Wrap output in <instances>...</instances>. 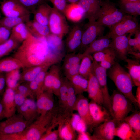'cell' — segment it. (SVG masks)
Here are the masks:
<instances>
[{"mask_svg":"<svg viewBox=\"0 0 140 140\" xmlns=\"http://www.w3.org/2000/svg\"><path fill=\"white\" fill-rule=\"evenodd\" d=\"M41 39L29 32L26 38L21 43L13 54V56L22 63L24 68L55 63V57L50 51L47 43Z\"/></svg>","mask_w":140,"mask_h":140,"instance_id":"1","label":"cell"},{"mask_svg":"<svg viewBox=\"0 0 140 140\" xmlns=\"http://www.w3.org/2000/svg\"><path fill=\"white\" fill-rule=\"evenodd\" d=\"M109 69L108 76L114 83L118 91L132 104L138 106L132 92L134 84L129 73L118 62H115Z\"/></svg>","mask_w":140,"mask_h":140,"instance_id":"2","label":"cell"},{"mask_svg":"<svg viewBox=\"0 0 140 140\" xmlns=\"http://www.w3.org/2000/svg\"><path fill=\"white\" fill-rule=\"evenodd\" d=\"M59 113L58 107L46 114L39 115L24 130L26 140H40L53 123Z\"/></svg>","mask_w":140,"mask_h":140,"instance_id":"3","label":"cell"},{"mask_svg":"<svg viewBox=\"0 0 140 140\" xmlns=\"http://www.w3.org/2000/svg\"><path fill=\"white\" fill-rule=\"evenodd\" d=\"M128 15L118 9L109 0L102 1L100 12L96 21L101 25L110 29Z\"/></svg>","mask_w":140,"mask_h":140,"instance_id":"4","label":"cell"},{"mask_svg":"<svg viewBox=\"0 0 140 140\" xmlns=\"http://www.w3.org/2000/svg\"><path fill=\"white\" fill-rule=\"evenodd\" d=\"M132 103L118 91L114 90L111 96L110 114L118 123L123 120L132 109Z\"/></svg>","mask_w":140,"mask_h":140,"instance_id":"5","label":"cell"},{"mask_svg":"<svg viewBox=\"0 0 140 140\" xmlns=\"http://www.w3.org/2000/svg\"><path fill=\"white\" fill-rule=\"evenodd\" d=\"M66 17L53 7H52L48 23L51 34L61 40L69 31Z\"/></svg>","mask_w":140,"mask_h":140,"instance_id":"6","label":"cell"},{"mask_svg":"<svg viewBox=\"0 0 140 140\" xmlns=\"http://www.w3.org/2000/svg\"><path fill=\"white\" fill-rule=\"evenodd\" d=\"M30 124L20 114H15L0 122V135L22 132Z\"/></svg>","mask_w":140,"mask_h":140,"instance_id":"7","label":"cell"},{"mask_svg":"<svg viewBox=\"0 0 140 140\" xmlns=\"http://www.w3.org/2000/svg\"><path fill=\"white\" fill-rule=\"evenodd\" d=\"M55 64L50 66L46 73L43 91H47L51 92L58 97L63 79L61 77L59 66Z\"/></svg>","mask_w":140,"mask_h":140,"instance_id":"8","label":"cell"},{"mask_svg":"<svg viewBox=\"0 0 140 140\" xmlns=\"http://www.w3.org/2000/svg\"><path fill=\"white\" fill-rule=\"evenodd\" d=\"M139 29V23L136 17L128 15L123 19L112 27L107 34L111 38L115 36L134 33Z\"/></svg>","mask_w":140,"mask_h":140,"instance_id":"9","label":"cell"},{"mask_svg":"<svg viewBox=\"0 0 140 140\" xmlns=\"http://www.w3.org/2000/svg\"><path fill=\"white\" fill-rule=\"evenodd\" d=\"M106 70L98 62L93 60L92 72L97 79L102 91L103 98V106L110 114L111 96L109 94L107 85Z\"/></svg>","mask_w":140,"mask_h":140,"instance_id":"10","label":"cell"},{"mask_svg":"<svg viewBox=\"0 0 140 140\" xmlns=\"http://www.w3.org/2000/svg\"><path fill=\"white\" fill-rule=\"evenodd\" d=\"M105 27L96 20L88 22L84 29H83L80 50H85L92 42L103 35Z\"/></svg>","mask_w":140,"mask_h":140,"instance_id":"11","label":"cell"},{"mask_svg":"<svg viewBox=\"0 0 140 140\" xmlns=\"http://www.w3.org/2000/svg\"><path fill=\"white\" fill-rule=\"evenodd\" d=\"M71 117L58 113L57 120L59 139L62 140H75L77 135L71 122Z\"/></svg>","mask_w":140,"mask_h":140,"instance_id":"12","label":"cell"},{"mask_svg":"<svg viewBox=\"0 0 140 140\" xmlns=\"http://www.w3.org/2000/svg\"><path fill=\"white\" fill-rule=\"evenodd\" d=\"M118 123L113 118L93 128V135L97 140H112L114 131Z\"/></svg>","mask_w":140,"mask_h":140,"instance_id":"13","label":"cell"},{"mask_svg":"<svg viewBox=\"0 0 140 140\" xmlns=\"http://www.w3.org/2000/svg\"><path fill=\"white\" fill-rule=\"evenodd\" d=\"M102 0H79L76 3L82 8L84 13V19L88 22L97 20L100 12Z\"/></svg>","mask_w":140,"mask_h":140,"instance_id":"14","label":"cell"},{"mask_svg":"<svg viewBox=\"0 0 140 140\" xmlns=\"http://www.w3.org/2000/svg\"><path fill=\"white\" fill-rule=\"evenodd\" d=\"M102 106L91 100L89 102L93 128L111 119L112 117L110 112Z\"/></svg>","mask_w":140,"mask_h":140,"instance_id":"15","label":"cell"},{"mask_svg":"<svg viewBox=\"0 0 140 140\" xmlns=\"http://www.w3.org/2000/svg\"><path fill=\"white\" fill-rule=\"evenodd\" d=\"M83 29L80 24L75 25L68 32L66 42L68 53H75L79 49L81 42Z\"/></svg>","mask_w":140,"mask_h":140,"instance_id":"16","label":"cell"},{"mask_svg":"<svg viewBox=\"0 0 140 140\" xmlns=\"http://www.w3.org/2000/svg\"><path fill=\"white\" fill-rule=\"evenodd\" d=\"M52 92L44 91L36 97V104L38 116L46 114L55 107Z\"/></svg>","mask_w":140,"mask_h":140,"instance_id":"17","label":"cell"},{"mask_svg":"<svg viewBox=\"0 0 140 140\" xmlns=\"http://www.w3.org/2000/svg\"><path fill=\"white\" fill-rule=\"evenodd\" d=\"M89 102L88 99L82 94L77 95L75 110L86 124L87 128L93 130L92 122L90 116Z\"/></svg>","mask_w":140,"mask_h":140,"instance_id":"18","label":"cell"},{"mask_svg":"<svg viewBox=\"0 0 140 140\" xmlns=\"http://www.w3.org/2000/svg\"><path fill=\"white\" fill-rule=\"evenodd\" d=\"M16 110L18 113L21 115L30 124L39 116L36 101L34 99L26 98L23 104L17 108Z\"/></svg>","mask_w":140,"mask_h":140,"instance_id":"19","label":"cell"},{"mask_svg":"<svg viewBox=\"0 0 140 140\" xmlns=\"http://www.w3.org/2000/svg\"><path fill=\"white\" fill-rule=\"evenodd\" d=\"M87 91L88 96L91 101L101 105H103L102 93L97 79L91 72L88 79Z\"/></svg>","mask_w":140,"mask_h":140,"instance_id":"20","label":"cell"},{"mask_svg":"<svg viewBox=\"0 0 140 140\" xmlns=\"http://www.w3.org/2000/svg\"><path fill=\"white\" fill-rule=\"evenodd\" d=\"M109 47L114 52L116 57L123 60L127 58L128 49V39L126 34L116 36L111 38Z\"/></svg>","mask_w":140,"mask_h":140,"instance_id":"21","label":"cell"},{"mask_svg":"<svg viewBox=\"0 0 140 140\" xmlns=\"http://www.w3.org/2000/svg\"><path fill=\"white\" fill-rule=\"evenodd\" d=\"M15 90L6 87L1 98L6 118L16 114V106L14 100Z\"/></svg>","mask_w":140,"mask_h":140,"instance_id":"22","label":"cell"},{"mask_svg":"<svg viewBox=\"0 0 140 140\" xmlns=\"http://www.w3.org/2000/svg\"><path fill=\"white\" fill-rule=\"evenodd\" d=\"M111 39L107 34L98 37L90 43L84 50V55H91L109 47Z\"/></svg>","mask_w":140,"mask_h":140,"instance_id":"23","label":"cell"},{"mask_svg":"<svg viewBox=\"0 0 140 140\" xmlns=\"http://www.w3.org/2000/svg\"><path fill=\"white\" fill-rule=\"evenodd\" d=\"M114 135L123 140H139L132 128L124 120L116 126L114 131Z\"/></svg>","mask_w":140,"mask_h":140,"instance_id":"24","label":"cell"},{"mask_svg":"<svg viewBox=\"0 0 140 140\" xmlns=\"http://www.w3.org/2000/svg\"><path fill=\"white\" fill-rule=\"evenodd\" d=\"M25 23L29 32L37 38H46L51 34L48 25L41 24L34 20H29Z\"/></svg>","mask_w":140,"mask_h":140,"instance_id":"25","label":"cell"},{"mask_svg":"<svg viewBox=\"0 0 140 140\" xmlns=\"http://www.w3.org/2000/svg\"><path fill=\"white\" fill-rule=\"evenodd\" d=\"M52 65L44 64L23 68L21 72V83H28L33 80L43 69Z\"/></svg>","mask_w":140,"mask_h":140,"instance_id":"26","label":"cell"},{"mask_svg":"<svg viewBox=\"0 0 140 140\" xmlns=\"http://www.w3.org/2000/svg\"><path fill=\"white\" fill-rule=\"evenodd\" d=\"M52 8L46 2L38 6L33 13L34 20L44 25H48L49 17Z\"/></svg>","mask_w":140,"mask_h":140,"instance_id":"27","label":"cell"},{"mask_svg":"<svg viewBox=\"0 0 140 140\" xmlns=\"http://www.w3.org/2000/svg\"><path fill=\"white\" fill-rule=\"evenodd\" d=\"M64 15L69 20L75 23L84 19L83 11L77 3L67 4Z\"/></svg>","mask_w":140,"mask_h":140,"instance_id":"28","label":"cell"},{"mask_svg":"<svg viewBox=\"0 0 140 140\" xmlns=\"http://www.w3.org/2000/svg\"><path fill=\"white\" fill-rule=\"evenodd\" d=\"M24 68L22 63L13 57H9L0 60V73L5 74L12 71Z\"/></svg>","mask_w":140,"mask_h":140,"instance_id":"29","label":"cell"},{"mask_svg":"<svg viewBox=\"0 0 140 140\" xmlns=\"http://www.w3.org/2000/svg\"><path fill=\"white\" fill-rule=\"evenodd\" d=\"M127 63L125 67L132 80L134 85L140 86V64L139 60L127 58L125 60Z\"/></svg>","mask_w":140,"mask_h":140,"instance_id":"30","label":"cell"},{"mask_svg":"<svg viewBox=\"0 0 140 140\" xmlns=\"http://www.w3.org/2000/svg\"><path fill=\"white\" fill-rule=\"evenodd\" d=\"M68 95L67 102L64 110L62 113H60L71 117L73 113V111L75 110L77 95L74 88L68 80Z\"/></svg>","mask_w":140,"mask_h":140,"instance_id":"31","label":"cell"},{"mask_svg":"<svg viewBox=\"0 0 140 140\" xmlns=\"http://www.w3.org/2000/svg\"><path fill=\"white\" fill-rule=\"evenodd\" d=\"M50 67H46L43 69L33 80L28 83L31 89L36 97L43 92L45 76Z\"/></svg>","mask_w":140,"mask_h":140,"instance_id":"32","label":"cell"},{"mask_svg":"<svg viewBox=\"0 0 140 140\" xmlns=\"http://www.w3.org/2000/svg\"><path fill=\"white\" fill-rule=\"evenodd\" d=\"M120 9L128 15L136 17L140 15V0L132 2H121Z\"/></svg>","mask_w":140,"mask_h":140,"instance_id":"33","label":"cell"},{"mask_svg":"<svg viewBox=\"0 0 140 140\" xmlns=\"http://www.w3.org/2000/svg\"><path fill=\"white\" fill-rule=\"evenodd\" d=\"M68 80L74 88L77 95L82 94L84 92L87 91L88 80L79 74Z\"/></svg>","mask_w":140,"mask_h":140,"instance_id":"34","label":"cell"},{"mask_svg":"<svg viewBox=\"0 0 140 140\" xmlns=\"http://www.w3.org/2000/svg\"><path fill=\"white\" fill-rule=\"evenodd\" d=\"M30 14L19 17H7L0 19V26H3L11 29L18 24L25 23L29 20Z\"/></svg>","mask_w":140,"mask_h":140,"instance_id":"35","label":"cell"},{"mask_svg":"<svg viewBox=\"0 0 140 140\" xmlns=\"http://www.w3.org/2000/svg\"><path fill=\"white\" fill-rule=\"evenodd\" d=\"M21 69H15L5 74L6 87L16 89L18 85L21 83Z\"/></svg>","mask_w":140,"mask_h":140,"instance_id":"36","label":"cell"},{"mask_svg":"<svg viewBox=\"0 0 140 140\" xmlns=\"http://www.w3.org/2000/svg\"><path fill=\"white\" fill-rule=\"evenodd\" d=\"M68 80L66 78L62 79V82L60 88L58 96L59 112L62 113L64 110L68 95Z\"/></svg>","mask_w":140,"mask_h":140,"instance_id":"37","label":"cell"},{"mask_svg":"<svg viewBox=\"0 0 140 140\" xmlns=\"http://www.w3.org/2000/svg\"><path fill=\"white\" fill-rule=\"evenodd\" d=\"M93 59L91 55H84L80 63L79 74L88 79L92 72Z\"/></svg>","mask_w":140,"mask_h":140,"instance_id":"38","label":"cell"},{"mask_svg":"<svg viewBox=\"0 0 140 140\" xmlns=\"http://www.w3.org/2000/svg\"><path fill=\"white\" fill-rule=\"evenodd\" d=\"M20 43L11 34L7 41L0 44V58L17 49Z\"/></svg>","mask_w":140,"mask_h":140,"instance_id":"39","label":"cell"},{"mask_svg":"<svg viewBox=\"0 0 140 140\" xmlns=\"http://www.w3.org/2000/svg\"><path fill=\"white\" fill-rule=\"evenodd\" d=\"M82 53H69L65 57L62 68L64 73L68 71L72 67L80 63L83 57Z\"/></svg>","mask_w":140,"mask_h":140,"instance_id":"40","label":"cell"},{"mask_svg":"<svg viewBox=\"0 0 140 140\" xmlns=\"http://www.w3.org/2000/svg\"><path fill=\"white\" fill-rule=\"evenodd\" d=\"M29 33L25 23H23L18 24L11 29V35L21 43L26 38Z\"/></svg>","mask_w":140,"mask_h":140,"instance_id":"41","label":"cell"},{"mask_svg":"<svg viewBox=\"0 0 140 140\" xmlns=\"http://www.w3.org/2000/svg\"><path fill=\"white\" fill-rule=\"evenodd\" d=\"M132 128L139 140L140 139V113L136 111L123 120Z\"/></svg>","mask_w":140,"mask_h":140,"instance_id":"42","label":"cell"},{"mask_svg":"<svg viewBox=\"0 0 140 140\" xmlns=\"http://www.w3.org/2000/svg\"><path fill=\"white\" fill-rule=\"evenodd\" d=\"M71 122L73 128L78 134L86 131L87 129L86 124L79 114L74 113L72 114Z\"/></svg>","mask_w":140,"mask_h":140,"instance_id":"43","label":"cell"},{"mask_svg":"<svg viewBox=\"0 0 140 140\" xmlns=\"http://www.w3.org/2000/svg\"><path fill=\"white\" fill-rule=\"evenodd\" d=\"M21 4L33 13L37 7L41 4L46 2L48 0H17Z\"/></svg>","mask_w":140,"mask_h":140,"instance_id":"44","label":"cell"},{"mask_svg":"<svg viewBox=\"0 0 140 140\" xmlns=\"http://www.w3.org/2000/svg\"><path fill=\"white\" fill-rule=\"evenodd\" d=\"M22 5L17 0H3L0 8L3 14Z\"/></svg>","mask_w":140,"mask_h":140,"instance_id":"45","label":"cell"},{"mask_svg":"<svg viewBox=\"0 0 140 140\" xmlns=\"http://www.w3.org/2000/svg\"><path fill=\"white\" fill-rule=\"evenodd\" d=\"M115 54L113 50L109 47L93 54L92 56L94 60L99 63L103 61L109 56Z\"/></svg>","mask_w":140,"mask_h":140,"instance_id":"46","label":"cell"},{"mask_svg":"<svg viewBox=\"0 0 140 140\" xmlns=\"http://www.w3.org/2000/svg\"><path fill=\"white\" fill-rule=\"evenodd\" d=\"M56 126V124L53 123L42 136L40 140H57L59 139L58 130H53Z\"/></svg>","mask_w":140,"mask_h":140,"instance_id":"47","label":"cell"},{"mask_svg":"<svg viewBox=\"0 0 140 140\" xmlns=\"http://www.w3.org/2000/svg\"><path fill=\"white\" fill-rule=\"evenodd\" d=\"M30 12L23 6L21 5L3 14L5 17H19L31 14Z\"/></svg>","mask_w":140,"mask_h":140,"instance_id":"48","label":"cell"},{"mask_svg":"<svg viewBox=\"0 0 140 140\" xmlns=\"http://www.w3.org/2000/svg\"><path fill=\"white\" fill-rule=\"evenodd\" d=\"M15 91L23 95L26 97L35 99L36 96L31 89L28 84L22 83L20 84Z\"/></svg>","mask_w":140,"mask_h":140,"instance_id":"49","label":"cell"},{"mask_svg":"<svg viewBox=\"0 0 140 140\" xmlns=\"http://www.w3.org/2000/svg\"><path fill=\"white\" fill-rule=\"evenodd\" d=\"M0 140H26L24 131L12 134L0 135Z\"/></svg>","mask_w":140,"mask_h":140,"instance_id":"50","label":"cell"},{"mask_svg":"<svg viewBox=\"0 0 140 140\" xmlns=\"http://www.w3.org/2000/svg\"><path fill=\"white\" fill-rule=\"evenodd\" d=\"M51 2L53 7L64 15L67 5L66 0H48Z\"/></svg>","mask_w":140,"mask_h":140,"instance_id":"51","label":"cell"},{"mask_svg":"<svg viewBox=\"0 0 140 140\" xmlns=\"http://www.w3.org/2000/svg\"><path fill=\"white\" fill-rule=\"evenodd\" d=\"M116 57L115 54H113L99 63L102 67L106 69H110L115 62Z\"/></svg>","mask_w":140,"mask_h":140,"instance_id":"52","label":"cell"},{"mask_svg":"<svg viewBox=\"0 0 140 140\" xmlns=\"http://www.w3.org/2000/svg\"><path fill=\"white\" fill-rule=\"evenodd\" d=\"M11 29L3 26H0V44L7 41L11 33Z\"/></svg>","mask_w":140,"mask_h":140,"instance_id":"53","label":"cell"},{"mask_svg":"<svg viewBox=\"0 0 140 140\" xmlns=\"http://www.w3.org/2000/svg\"><path fill=\"white\" fill-rule=\"evenodd\" d=\"M80 62L72 67L68 71L64 72L66 78L68 80L73 76L79 74V70Z\"/></svg>","mask_w":140,"mask_h":140,"instance_id":"54","label":"cell"},{"mask_svg":"<svg viewBox=\"0 0 140 140\" xmlns=\"http://www.w3.org/2000/svg\"><path fill=\"white\" fill-rule=\"evenodd\" d=\"M27 98L21 93L15 91L14 100L16 109L23 104Z\"/></svg>","mask_w":140,"mask_h":140,"instance_id":"55","label":"cell"},{"mask_svg":"<svg viewBox=\"0 0 140 140\" xmlns=\"http://www.w3.org/2000/svg\"><path fill=\"white\" fill-rule=\"evenodd\" d=\"M77 140H97L95 137L93 135H91L89 132L86 131L79 133L77 135Z\"/></svg>","mask_w":140,"mask_h":140,"instance_id":"56","label":"cell"},{"mask_svg":"<svg viewBox=\"0 0 140 140\" xmlns=\"http://www.w3.org/2000/svg\"><path fill=\"white\" fill-rule=\"evenodd\" d=\"M6 86L5 74L0 73V98L4 91Z\"/></svg>","mask_w":140,"mask_h":140,"instance_id":"57","label":"cell"},{"mask_svg":"<svg viewBox=\"0 0 140 140\" xmlns=\"http://www.w3.org/2000/svg\"><path fill=\"white\" fill-rule=\"evenodd\" d=\"M6 118L4 109L0 98V122L3 119Z\"/></svg>","mask_w":140,"mask_h":140,"instance_id":"58","label":"cell"},{"mask_svg":"<svg viewBox=\"0 0 140 140\" xmlns=\"http://www.w3.org/2000/svg\"><path fill=\"white\" fill-rule=\"evenodd\" d=\"M135 97L137 102L138 107L139 108L140 107V86L137 87Z\"/></svg>","mask_w":140,"mask_h":140,"instance_id":"59","label":"cell"},{"mask_svg":"<svg viewBox=\"0 0 140 140\" xmlns=\"http://www.w3.org/2000/svg\"><path fill=\"white\" fill-rule=\"evenodd\" d=\"M128 54H129L133 56L135 59L139 60L140 58V52L135 51H131L128 52Z\"/></svg>","mask_w":140,"mask_h":140,"instance_id":"60","label":"cell"},{"mask_svg":"<svg viewBox=\"0 0 140 140\" xmlns=\"http://www.w3.org/2000/svg\"><path fill=\"white\" fill-rule=\"evenodd\" d=\"M79 0H66L67 3L69 4L76 3Z\"/></svg>","mask_w":140,"mask_h":140,"instance_id":"61","label":"cell"},{"mask_svg":"<svg viewBox=\"0 0 140 140\" xmlns=\"http://www.w3.org/2000/svg\"><path fill=\"white\" fill-rule=\"evenodd\" d=\"M139 0H120L121 2H132L138 1Z\"/></svg>","mask_w":140,"mask_h":140,"instance_id":"62","label":"cell"},{"mask_svg":"<svg viewBox=\"0 0 140 140\" xmlns=\"http://www.w3.org/2000/svg\"><path fill=\"white\" fill-rule=\"evenodd\" d=\"M1 17V14H0V17Z\"/></svg>","mask_w":140,"mask_h":140,"instance_id":"63","label":"cell"},{"mask_svg":"<svg viewBox=\"0 0 140 140\" xmlns=\"http://www.w3.org/2000/svg\"></svg>","mask_w":140,"mask_h":140,"instance_id":"64","label":"cell"}]
</instances>
